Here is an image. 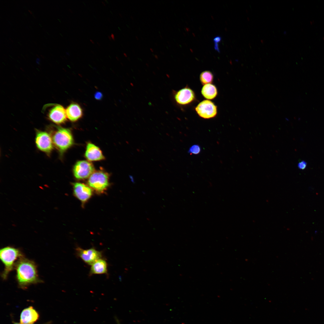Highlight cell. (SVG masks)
Returning <instances> with one entry per match:
<instances>
[{
	"label": "cell",
	"instance_id": "6",
	"mask_svg": "<svg viewBox=\"0 0 324 324\" xmlns=\"http://www.w3.org/2000/svg\"><path fill=\"white\" fill-rule=\"evenodd\" d=\"M93 165L90 162L86 160L77 161L73 168V173L75 177L78 179H86L90 177L94 172Z\"/></svg>",
	"mask_w": 324,
	"mask_h": 324
},
{
	"label": "cell",
	"instance_id": "32",
	"mask_svg": "<svg viewBox=\"0 0 324 324\" xmlns=\"http://www.w3.org/2000/svg\"><path fill=\"white\" fill-rule=\"evenodd\" d=\"M118 324H120L119 323H118Z\"/></svg>",
	"mask_w": 324,
	"mask_h": 324
},
{
	"label": "cell",
	"instance_id": "17",
	"mask_svg": "<svg viewBox=\"0 0 324 324\" xmlns=\"http://www.w3.org/2000/svg\"><path fill=\"white\" fill-rule=\"evenodd\" d=\"M200 79L202 84L205 85L211 83L212 82L213 76L211 72L206 70L201 73Z\"/></svg>",
	"mask_w": 324,
	"mask_h": 324
},
{
	"label": "cell",
	"instance_id": "11",
	"mask_svg": "<svg viewBox=\"0 0 324 324\" xmlns=\"http://www.w3.org/2000/svg\"><path fill=\"white\" fill-rule=\"evenodd\" d=\"M48 117L50 121L55 124L63 123L67 120L66 110L62 106L57 104L49 110Z\"/></svg>",
	"mask_w": 324,
	"mask_h": 324
},
{
	"label": "cell",
	"instance_id": "26",
	"mask_svg": "<svg viewBox=\"0 0 324 324\" xmlns=\"http://www.w3.org/2000/svg\"><path fill=\"white\" fill-rule=\"evenodd\" d=\"M13 324H21L20 323H18V322H13Z\"/></svg>",
	"mask_w": 324,
	"mask_h": 324
},
{
	"label": "cell",
	"instance_id": "12",
	"mask_svg": "<svg viewBox=\"0 0 324 324\" xmlns=\"http://www.w3.org/2000/svg\"><path fill=\"white\" fill-rule=\"evenodd\" d=\"M39 314L32 306L24 309L22 311L20 321L21 324H32L36 321L39 318Z\"/></svg>",
	"mask_w": 324,
	"mask_h": 324
},
{
	"label": "cell",
	"instance_id": "16",
	"mask_svg": "<svg viewBox=\"0 0 324 324\" xmlns=\"http://www.w3.org/2000/svg\"><path fill=\"white\" fill-rule=\"evenodd\" d=\"M201 93L202 96L207 99L214 98L218 94V91L215 86L211 83L204 85L202 88Z\"/></svg>",
	"mask_w": 324,
	"mask_h": 324
},
{
	"label": "cell",
	"instance_id": "14",
	"mask_svg": "<svg viewBox=\"0 0 324 324\" xmlns=\"http://www.w3.org/2000/svg\"><path fill=\"white\" fill-rule=\"evenodd\" d=\"M67 117L72 122H75L83 115L82 110L77 103H73L70 104L66 110Z\"/></svg>",
	"mask_w": 324,
	"mask_h": 324
},
{
	"label": "cell",
	"instance_id": "29",
	"mask_svg": "<svg viewBox=\"0 0 324 324\" xmlns=\"http://www.w3.org/2000/svg\"><path fill=\"white\" fill-rule=\"evenodd\" d=\"M97 44H98V45H99V46H100V44H99V42H97Z\"/></svg>",
	"mask_w": 324,
	"mask_h": 324
},
{
	"label": "cell",
	"instance_id": "24",
	"mask_svg": "<svg viewBox=\"0 0 324 324\" xmlns=\"http://www.w3.org/2000/svg\"><path fill=\"white\" fill-rule=\"evenodd\" d=\"M108 37L109 40H110L111 41L112 40V38H111V36H110V35H108Z\"/></svg>",
	"mask_w": 324,
	"mask_h": 324
},
{
	"label": "cell",
	"instance_id": "5",
	"mask_svg": "<svg viewBox=\"0 0 324 324\" xmlns=\"http://www.w3.org/2000/svg\"><path fill=\"white\" fill-rule=\"evenodd\" d=\"M37 148L40 151L49 154L53 148V143L50 134L45 131L37 132L35 139Z\"/></svg>",
	"mask_w": 324,
	"mask_h": 324
},
{
	"label": "cell",
	"instance_id": "10",
	"mask_svg": "<svg viewBox=\"0 0 324 324\" xmlns=\"http://www.w3.org/2000/svg\"><path fill=\"white\" fill-rule=\"evenodd\" d=\"M74 194L82 203L87 201L92 195V189L83 183L79 182L73 184Z\"/></svg>",
	"mask_w": 324,
	"mask_h": 324
},
{
	"label": "cell",
	"instance_id": "25",
	"mask_svg": "<svg viewBox=\"0 0 324 324\" xmlns=\"http://www.w3.org/2000/svg\"><path fill=\"white\" fill-rule=\"evenodd\" d=\"M90 40L93 44H94V41H93L92 40L90 39Z\"/></svg>",
	"mask_w": 324,
	"mask_h": 324
},
{
	"label": "cell",
	"instance_id": "19",
	"mask_svg": "<svg viewBox=\"0 0 324 324\" xmlns=\"http://www.w3.org/2000/svg\"><path fill=\"white\" fill-rule=\"evenodd\" d=\"M307 163L304 161L302 160L298 164V168L302 170H304L307 167Z\"/></svg>",
	"mask_w": 324,
	"mask_h": 324
},
{
	"label": "cell",
	"instance_id": "15",
	"mask_svg": "<svg viewBox=\"0 0 324 324\" xmlns=\"http://www.w3.org/2000/svg\"><path fill=\"white\" fill-rule=\"evenodd\" d=\"M107 272V264L106 260L100 258L91 265L90 274H106Z\"/></svg>",
	"mask_w": 324,
	"mask_h": 324
},
{
	"label": "cell",
	"instance_id": "21",
	"mask_svg": "<svg viewBox=\"0 0 324 324\" xmlns=\"http://www.w3.org/2000/svg\"><path fill=\"white\" fill-rule=\"evenodd\" d=\"M221 40V37L219 36H217L214 37L213 39V41L214 43H218L220 42Z\"/></svg>",
	"mask_w": 324,
	"mask_h": 324
},
{
	"label": "cell",
	"instance_id": "27",
	"mask_svg": "<svg viewBox=\"0 0 324 324\" xmlns=\"http://www.w3.org/2000/svg\"><path fill=\"white\" fill-rule=\"evenodd\" d=\"M101 2H102V4H104V6H105V4L104 3V2H103V1H101Z\"/></svg>",
	"mask_w": 324,
	"mask_h": 324
},
{
	"label": "cell",
	"instance_id": "31",
	"mask_svg": "<svg viewBox=\"0 0 324 324\" xmlns=\"http://www.w3.org/2000/svg\"><path fill=\"white\" fill-rule=\"evenodd\" d=\"M66 52V54H68V55H69V53L68 52Z\"/></svg>",
	"mask_w": 324,
	"mask_h": 324
},
{
	"label": "cell",
	"instance_id": "4",
	"mask_svg": "<svg viewBox=\"0 0 324 324\" xmlns=\"http://www.w3.org/2000/svg\"><path fill=\"white\" fill-rule=\"evenodd\" d=\"M88 186L98 194L103 193L109 185V175L103 171L94 172L89 177Z\"/></svg>",
	"mask_w": 324,
	"mask_h": 324
},
{
	"label": "cell",
	"instance_id": "23",
	"mask_svg": "<svg viewBox=\"0 0 324 324\" xmlns=\"http://www.w3.org/2000/svg\"><path fill=\"white\" fill-rule=\"evenodd\" d=\"M111 37L112 38V39L113 40L115 41V36H114V34H113L112 33L111 34Z\"/></svg>",
	"mask_w": 324,
	"mask_h": 324
},
{
	"label": "cell",
	"instance_id": "3",
	"mask_svg": "<svg viewBox=\"0 0 324 324\" xmlns=\"http://www.w3.org/2000/svg\"><path fill=\"white\" fill-rule=\"evenodd\" d=\"M53 145L61 154L70 148L74 144V139L70 130L68 128L57 127L50 134Z\"/></svg>",
	"mask_w": 324,
	"mask_h": 324
},
{
	"label": "cell",
	"instance_id": "1",
	"mask_svg": "<svg viewBox=\"0 0 324 324\" xmlns=\"http://www.w3.org/2000/svg\"><path fill=\"white\" fill-rule=\"evenodd\" d=\"M14 268L16 271V278L20 288L25 289L32 284L42 281L39 277L35 262L23 256L17 260Z\"/></svg>",
	"mask_w": 324,
	"mask_h": 324
},
{
	"label": "cell",
	"instance_id": "7",
	"mask_svg": "<svg viewBox=\"0 0 324 324\" xmlns=\"http://www.w3.org/2000/svg\"><path fill=\"white\" fill-rule=\"evenodd\" d=\"M195 110L200 116L205 119L214 117L217 112V106L212 101L207 100L200 103Z\"/></svg>",
	"mask_w": 324,
	"mask_h": 324
},
{
	"label": "cell",
	"instance_id": "33",
	"mask_svg": "<svg viewBox=\"0 0 324 324\" xmlns=\"http://www.w3.org/2000/svg\"></svg>",
	"mask_w": 324,
	"mask_h": 324
},
{
	"label": "cell",
	"instance_id": "30",
	"mask_svg": "<svg viewBox=\"0 0 324 324\" xmlns=\"http://www.w3.org/2000/svg\"><path fill=\"white\" fill-rule=\"evenodd\" d=\"M69 10L71 12L73 13V11L70 9H69Z\"/></svg>",
	"mask_w": 324,
	"mask_h": 324
},
{
	"label": "cell",
	"instance_id": "22",
	"mask_svg": "<svg viewBox=\"0 0 324 324\" xmlns=\"http://www.w3.org/2000/svg\"><path fill=\"white\" fill-rule=\"evenodd\" d=\"M214 48L218 52H220V50L218 47V43H214Z\"/></svg>",
	"mask_w": 324,
	"mask_h": 324
},
{
	"label": "cell",
	"instance_id": "2",
	"mask_svg": "<svg viewBox=\"0 0 324 324\" xmlns=\"http://www.w3.org/2000/svg\"><path fill=\"white\" fill-rule=\"evenodd\" d=\"M23 256L19 249L12 247L7 246L0 249V258L4 266L1 274L3 279L7 278L9 273L14 268L17 260Z\"/></svg>",
	"mask_w": 324,
	"mask_h": 324
},
{
	"label": "cell",
	"instance_id": "28",
	"mask_svg": "<svg viewBox=\"0 0 324 324\" xmlns=\"http://www.w3.org/2000/svg\"><path fill=\"white\" fill-rule=\"evenodd\" d=\"M124 56H126V57H127V54H126L125 53H124Z\"/></svg>",
	"mask_w": 324,
	"mask_h": 324
},
{
	"label": "cell",
	"instance_id": "13",
	"mask_svg": "<svg viewBox=\"0 0 324 324\" xmlns=\"http://www.w3.org/2000/svg\"><path fill=\"white\" fill-rule=\"evenodd\" d=\"M85 155L87 159L90 161L101 160L105 158L99 148L90 142L87 144Z\"/></svg>",
	"mask_w": 324,
	"mask_h": 324
},
{
	"label": "cell",
	"instance_id": "9",
	"mask_svg": "<svg viewBox=\"0 0 324 324\" xmlns=\"http://www.w3.org/2000/svg\"><path fill=\"white\" fill-rule=\"evenodd\" d=\"M173 98L178 105L184 106L189 104L195 99L194 92L188 87L182 88L173 93Z\"/></svg>",
	"mask_w": 324,
	"mask_h": 324
},
{
	"label": "cell",
	"instance_id": "18",
	"mask_svg": "<svg viewBox=\"0 0 324 324\" xmlns=\"http://www.w3.org/2000/svg\"><path fill=\"white\" fill-rule=\"evenodd\" d=\"M201 151L200 147L198 145H194L191 146L188 150L190 154H199Z\"/></svg>",
	"mask_w": 324,
	"mask_h": 324
},
{
	"label": "cell",
	"instance_id": "20",
	"mask_svg": "<svg viewBox=\"0 0 324 324\" xmlns=\"http://www.w3.org/2000/svg\"><path fill=\"white\" fill-rule=\"evenodd\" d=\"M95 98L97 100H100L103 97V94L100 92H96L94 95Z\"/></svg>",
	"mask_w": 324,
	"mask_h": 324
},
{
	"label": "cell",
	"instance_id": "8",
	"mask_svg": "<svg viewBox=\"0 0 324 324\" xmlns=\"http://www.w3.org/2000/svg\"><path fill=\"white\" fill-rule=\"evenodd\" d=\"M76 250L77 256L86 264L91 266L102 256L101 252L93 248L84 249L77 247Z\"/></svg>",
	"mask_w": 324,
	"mask_h": 324
}]
</instances>
